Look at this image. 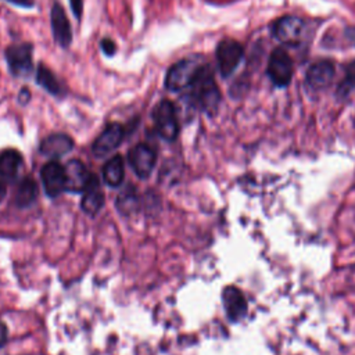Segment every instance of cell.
Instances as JSON below:
<instances>
[{
  "label": "cell",
  "mask_w": 355,
  "mask_h": 355,
  "mask_svg": "<svg viewBox=\"0 0 355 355\" xmlns=\"http://www.w3.org/2000/svg\"><path fill=\"white\" fill-rule=\"evenodd\" d=\"M101 50L104 51L105 55H112L115 53V50H116V46H115V43L111 39L105 37V39L101 40Z\"/></svg>",
  "instance_id": "cell-22"
},
{
  "label": "cell",
  "mask_w": 355,
  "mask_h": 355,
  "mask_svg": "<svg viewBox=\"0 0 355 355\" xmlns=\"http://www.w3.org/2000/svg\"><path fill=\"white\" fill-rule=\"evenodd\" d=\"M6 1H10L15 6H19V7H32L33 6V1L32 0H6Z\"/></svg>",
  "instance_id": "cell-25"
},
{
  "label": "cell",
  "mask_w": 355,
  "mask_h": 355,
  "mask_svg": "<svg viewBox=\"0 0 355 355\" xmlns=\"http://www.w3.org/2000/svg\"><path fill=\"white\" fill-rule=\"evenodd\" d=\"M157 161L155 151L147 144H137L129 153V164L139 178H148Z\"/></svg>",
  "instance_id": "cell-9"
},
{
  "label": "cell",
  "mask_w": 355,
  "mask_h": 355,
  "mask_svg": "<svg viewBox=\"0 0 355 355\" xmlns=\"http://www.w3.org/2000/svg\"><path fill=\"white\" fill-rule=\"evenodd\" d=\"M336 75V67L334 62L330 60H320L313 62L305 75V82L311 89L320 90L326 89Z\"/></svg>",
  "instance_id": "cell-8"
},
{
  "label": "cell",
  "mask_w": 355,
  "mask_h": 355,
  "mask_svg": "<svg viewBox=\"0 0 355 355\" xmlns=\"http://www.w3.org/2000/svg\"><path fill=\"white\" fill-rule=\"evenodd\" d=\"M22 164L21 154L15 150H6L0 154V176L6 182H14Z\"/></svg>",
  "instance_id": "cell-16"
},
{
  "label": "cell",
  "mask_w": 355,
  "mask_h": 355,
  "mask_svg": "<svg viewBox=\"0 0 355 355\" xmlns=\"http://www.w3.org/2000/svg\"><path fill=\"white\" fill-rule=\"evenodd\" d=\"M40 176L47 196L57 197L62 190H65V168L61 164L55 161L44 164Z\"/></svg>",
  "instance_id": "cell-10"
},
{
  "label": "cell",
  "mask_w": 355,
  "mask_h": 355,
  "mask_svg": "<svg viewBox=\"0 0 355 355\" xmlns=\"http://www.w3.org/2000/svg\"><path fill=\"white\" fill-rule=\"evenodd\" d=\"M4 196H6V187H4V184L0 182V202H1V200L4 198Z\"/></svg>",
  "instance_id": "cell-27"
},
{
  "label": "cell",
  "mask_w": 355,
  "mask_h": 355,
  "mask_svg": "<svg viewBox=\"0 0 355 355\" xmlns=\"http://www.w3.org/2000/svg\"><path fill=\"white\" fill-rule=\"evenodd\" d=\"M293 60L288 53L282 47L275 49L269 55L266 67V73L272 83L277 87L288 86L293 78Z\"/></svg>",
  "instance_id": "cell-3"
},
{
  "label": "cell",
  "mask_w": 355,
  "mask_h": 355,
  "mask_svg": "<svg viewBox=\"0 0 355 355\" xmlns=\"http://www.w3.org/2000/svg\"><path fill=\"white\" fill-rule=\"evenodd\" d=\"M69 4H71V8H72L75 17L79 19L80 14H82V6H83L82 0H69Z\"/></svg>",
  "instance_id": "cell-23"
},
{
  "label": "cell",
  "mask_w": 355,
  "mask_h": 355,
  "mask_svg": "<svg viewBox=\"0 0 355 355\" xmlns=\"http://www.w3.org/2000/svg\"><path fill=\"white\" fill-rule=\"evenodd\" d=\"M355 89V60L351 61L347 67H345V73L343 80L338 83L337 86V97L338 98H345L348 97L352 90Z\"/></svg>",
  "instance_id": "cell-20"
},
{
  "label": "cell",
  "mask_w": 355,
  "mask_h": 355,
  "mask_svg": "<svg viewBox=\"0 0 355 355\" xmlns=\"http://www.w3.org/2000/svg\"><path fill=\"white\" fill-rule=\"evenodd\" d=\"M243 46L233 39H223L216 47V62L223 78H229L243 60Z\"/></svg>",
  "instance_id": "cell-6"
},
{
  "label": "cell",
  "mask_w": 355,
  "mask_h": 355,
  "mask_svg": "<svg viewBox=\"0 0 355 355\" xmlns=\"http://www.w3.org/2000/svg\"><path fill=\"white\" fill-rule=\"evenodd\" d=\"M204 64L201 57H189L173 64L165 78L166 89L182 90L191 86Z\"/></svg>",
  "instance_id": "cell-2"
},
{
  "label": "cell",
  "mask_w": 355,
  "mask_h": 355,
  "mask_svg": "<svg viewBox=\"0 0 355 355\" xmlns=\"http://www.w3.org/2000/svg\"><path fill=\"white\" fill-rule=\"evenodd\" d=\"M7 341V329L4 326V323L0 322V347H3Z\"/></svg>",
  "instance_id": "cell-26"
},
{
  "label": "cell",
  "mask_w": 355,
  "mask_h": 355,
  "mask_svg": "<svg viewBox=\"0 0 355 355\" xmlns=\"http://www.w3.org/2000/svg\"><path fill=\"white\" fill-rule=\"evenodd\" d=\"M306 24L302 18L297 15H283L280 17L272 28L273 36L283 44L297 46L305 33Z\"/></svg>",
  "instance_id": "cell-5"
},
{
  "label": "cell",
  "mask_w": 355,
  "mask_h": 355,
  "mask_svg": "<svg viewBox=\"0 0 355 355\" xmlns=\"http://www.w3.org/2000/svg\"><path fill=\"white\" fill-rule=\"evenodd\" d=\"M6 60L12 75L25 78L32 71V46L28 43L12 44L6 50Z\"/></svg>",
  "instance_id": "cell-7"
},
{
  "label": "cell",
  "mask_w": 355,
  "mask_h": 355,
  "mask_svg": "<svg viewBox=\"0 0 355 355\" xmlns=\"http://www.w3.org/2000/svg\"><path fill=\"white\" fill-rule=\"evenodd\" d=\"M153 119L157 133L164 140L173 141L178 137L179 123L175 105L171 101L162 100L161 103H158L153 111Z\"/></svg>",
  "instance_id": "cell-4"
},
{
  "label": "cell",
  "mask_w": 355,
  "mask_h": 355,
  "mask_svg": "<svg viewBox=\"0 0 355 355\" xmlns=\"http://www.w3.org/2000/svg\"><path fill=\"white\" fill-rule=\"evenodd\" d=\"M222 301L226 315L230 320L237 322L247 313V301L244 294L234 286H227L222 293Z\"/></svg>",
  "instance_id": "cell-13"
},
{
  "label": "cell",
  "mask_w": 355,
  "mask_h": 355,
  "mask_svg": "<svg viewBox=\"0 0 355 355\" xmlns=\"http://www.w3.org/2000/svg\"><path fill=\"white\" fill-rule=\"evenodd\" d=\"M36 184L32 179H22L15 190V202L19 205V207H26L29 205L35 197H36Z\"/></svg>",
  "instance_id": "cell-19"
},
{
  "label": "cell",
  "mask_w": 355,
  "mask_h": 355,
  "mask_svg": "<svg viewBox=\"0 0 355 355\" xmlns=\"http://www.w3.org/2000/svg\"><path fill=\"white\" fill-rule=\"evenodd\" d=\"M123 178H125V164L122 157L115 155L110 158L103 166L104 182L111 187H116L123 182Z\"/></svg>",
  "instance_id": "cell-18"
},
{
  "label": "cell",
  "mask_w": 355,
  "mask_h": 355,
  "mask_svg": "<svg viewBox=\"0 0 355 355\" xmlns=\"http://www.w3.org/2000/svg\"><path fill=\"white\" fill-rule=\"evenodd\" d=\"M36 82L44 87L49 93L51 94H60L61 87L58 80L55 79V76L53 75V72H50L47 68H44L43 65L39 67L37 69V75H36Z\"/></svg>",
  "instance_id": "cell-21"
},
{
  "label": "cell",
  "mask_w": 355,
  "mask_h": 355,
  "mask_svg": "<svg viewBox=\"0 0 355 355\" xmlns=\"http://www.w3.org/2000/svg\"><path fill=\"white\" fill-rule=\"evenodd\" d=\"M73 147V141L68 135L54 133L43 139L40 143V153L47 157H61L69 153Z\"/></svg>",
  "instance_id": "cell-15"
},
{
  "label": "cell",
  "mask_w": 355,
  "mask_h": 355,
  "mask_svg": "<svg viewBox=\"0 0 355 355\" xmlns=\"http://www.w3.org/2000/svg\"><path fill=\"white\" fill-rule=\"evenodd\" d=\"M344 36L352 46H355V26H347L344 29Z\"/></svg>",
  "instance_id": "cell-24"
},
{
  "label": "cell",
  "mask_w": 355,
  "mask_h": 355,
  "mask_svg": "<svg viewBox=\"0 0 355 355\" xmlns=\"http://www.w3.org/2000/svg\"><path fill=\"white\" fill-rule=\"evenodd\" d=\"M104 204V196H103V191L98 186V182L97 179L93 176L90 184L86 187V190L83 191V198H82V209L86 212V214H90V215H94L97 214L101 207Z\"/></svg>",
  "instance_id": "cell-17"
},
{
  "label": "cell",
  "mask_w": 355,
  "mask_h": 355,
  "mask_svg": "<svg viewBox=\"0 0 355 355\" xmlns=\"http://www.w3.org/2000/svg\"><path fill=\"white\" fill-rule=\"evenodd\" d=\"M123 139V128L119 123H110L94 140L93 153L103 157L116 148Z\"/></svg>",
  "instance_id": "cell-12"
},
{
  "label": "cell",
  "mask_w": 355,
  "mask_h": 355,
  "mask_svg": "<svg viewBox=\"0 0 355 355\" xmlns=\"http://www.w3.org/2000/svg\"><path fill=\"white\" fill-rule=\"evenodd\" d=\"M189 97L191 103L207 114H214L220 103V92L214 79V72L208 64H204L191 83Z\"/></svg>",
  "instance_id": "cell-1"
},
{
  "label": "cell",
  "mask_w": 355,
  "mask_h": 355,
  "mask_svg": "<svg viewBox=\"0 0 355 355\" xmlns=\"http://www.w3.org/2000/svg\"><path fill=\"white\" fill-rule=\"evenodd\" d=\"M50 17H51V28H53L55 42L61 47H68L72 42V32H71V26L65 15V11L60 4H54L51 8Z\"/></svg>",
  "instance_id": "cell-14"
},
{
  "label": "cell",
  "mask_w": 355,
  "mask_h": 355,
  "mask_svg": "<svg viewBox=\"0 0 355 355\" xmlns=\"http://www.w3.org/2000/svg\"><path fill=\"white\" fill-rule=\"evenodd\" d=\"M64 168H65V190L75 191V193L85 191L93 179V175L87 172L86 166L80 161L72 159Z\"/></svg>",
  "instance_id": "cell-11"
}]
</instances>
